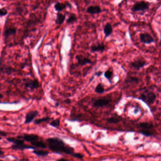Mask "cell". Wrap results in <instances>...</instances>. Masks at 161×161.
<instances>
[{"instance_id": "1", "label": "cell", "mask_w": 161, "mask_h": 161, "mask_svg": "<svg viewBox=\"0 0 161 161\" xmlns=\"http://www.w3.org/2000/svg\"><path fill=\"white\" fill-rule=\"evenodd\" d=\"M46 141L48 147L53 153L72 155L75 153L74 149L73 147L66 144L63 141L58 137H51L48 138Z\"/></svg>"}, {"instance_id": "2", "label": "cell", "mask_w": 161, "mask_h": 161, "mask_svg": "<svg viewBox=\"0 0 161 161\" xmlns=\"http://www.w3.org/2000/svg\"><path fill=\"white\" fill-rule=\"evenodd\" d=\"M156 95L153 92L146 90L140 96V99L147 104H153L156 99Z\"/></svg>"}, {"instance_id": "3", "label": "cell", "mask_w": 161, "mask_h": 161, "mask_svg": "<svg viewBox=\"0 0 161 161\" xmlns=\"http://www.w3.org/2000/svg\"><path fill=\"white\" fill-rule=\"evenodd\" d=\"M149 4L145 1H141L136 3L132 8V11L134 12L145 11L149 8Z\"/></svg>"}, {"instance_id": "4", "label": "cell", "mask_w": 161, "mask_h": 161, "mask_svg": "<svg viewBox=\"0 0 161 161\" xmlns=\"http://www.w3.org/2000/svg\"><path fill=\"white\" fill-rule=\"evenodd\" d=\"M25 87L33 91L39 87V83L37 79H25Z\"/></svg>"}, {"instance_id": "5", "label": "cell", "mask_w": 161, "mask_h": 161, "mask_svg": "<svg viewBox=\"0 0 161 161\" xmlns=\"http://www.w3.org/2000/svg\"><path fill=\"white\" fill-rule=\"evenodd\" d=\"M17 137L21 139H23L24 140L26 141L27 142H30V143L39 140V137L38 135L33 134H26L22 136H18Z\"/></svg>"}, {"instance_id": "6", "label": "cell", "mask_w": 161, "mask_h": 161, "mask_svg": "<svg viewBox=\"0 0 161 161\" xmlns=\"http://www.w3.org/2000/svg\"><path fill=\"white\" fill-rule=\"evenodd\" d=\"M140 39L141 42L145 44H149L154 42V39L153 37L150 34L145 33L140 34Z\"/></svg>"}, {"instance_id": "7", "label": "cell", "mask_w": 161, "mask_h": 161, "mask_svg": "<svg viewBox=\"0 0 161 161\" xmlns=\"http://www.w3.org/2000/svg\"><path fill=\"white\" fill-rule=\"evenodd\" d=\"M76 59L78 61V64L81 66H85L87 64H91L92 63V61L89 58H86L80 54L76 56Z\"/></svg>"}, {"instance_id": "8", "label": "cell", "mask_w": 161, "mask_h": 161, "mask_svg": "<svg viewBox=\"0 0 161 161\" xmlns=\"http://www.w3.org/2000/svg\"><path fill=\"white\" fill-rule=\"evenodd\" d=\"M110 100L106 98L98 99L93 103V106L94 107H103L108 105Z\"/></svg>"}, {"instance_id": "9", "label": "cell", "mask_w": 161, "mask_h": 161, "mask_svg": "<svg viewBox=\"0 0 161 161\" xmlns=\"http://www.w3.org/2000/svg\"><path fill=\"white\" fill-rule=\"evenodd\" d=\"M39 114V112L36 110L32 111L26 113L25 117V120L24 123L25 124H28L31 123Z\"/></svg>"}, {"instance_id": "10", "label": "cell", "mask_w": 161, "mask_h": 161, "mask_svg": "<svg viewBox=\"0 0 161 161\" xmlns=\"http://www.w3.org/2000/svg\"><path fill=\"white\" fill-rule=\"evenodd\" d=\"M11 148L13 150H23L26 149H33L34 150L36 149L34 147L25 144L24 142L19 144H13L11 145Z\"/></svg>"}, {"instance_id": "11", "label": "cell", "mask_w": 161, "mask_h": 161, "mask_svg": "<svg viewBox=\"0 0 161 161\" xmlns=\"http://www.w3.org/2000/svg\"><path fill=\"white\" fill-rule=\"evenodd\" d=\"M146 64V61L143 59H138L131 63L130 66L135 69H140L144 67Z\"/></svg>"}, {"instance_id": "12", "label": "cell", "mask_w": 161, "mask_h": 161, "mask_svg": "<svg viewBox=\"0 0 161 161\" xmlns=\"http://www.w3.org/2000/svg\"><path fill=\"white\" fill-rule=\"evenodd\" d=\"M86 12L90 14H98L102 12V10H101L100 6L98 5H95V6L92 5V6H89L87 8Z\"/></svg>"}, {"instance_id": "13", "label": "cell", "mask_w": 161, "mask_h": 161, "mask_svg": "<svg viewBox=\"0 0 161 161\" xmlns=\"http://www.w3.org/2000/svg\"><path fill=\"white\" fill-rule=\"evenodd\" d=\"M105 49V46L103 43H99L96 45H92L90 47V50L93 53L96 52H103Z\"/></svg>"}, {"instance_id": "14", "label": "cell", "mask_w": 161, "mask_h": 161, "mask_svg": "<svg viewBox=\"0 0 161 161\" xmlns=\"http://www.w3.org/2000/svg\"><path fill=\"white\" fill-rule=\"evenodd\" d=\"M16 33H17V28H11V27L7 28L4 31V37L5 39L7 38L8 37L11 36L16 35Z\"/></svg>"}, {"instance_id": "15", "label": "cell", "mask_w": 161, "mask_h": 161, "mask_svg": "<svg viewBox=\"0 0 161 161\" xmlns=\"http://www.w3.org/2000/svg\"><path fill=\"white\" fill-rule=\"evenodd\" d=\"M113 32V29L111 24L109 23H106L103 28V32L105 33V38H106L110 36L112 34Z\"/></svg>"}, {"instance_id": "16", "label": "cell", "mask_w": 161, "mask_h": 161, "mask_svg": "<svg viewBox=\"0 0 161 161\" xmlns=\"http://www.w3.org/2000/svg\"><path fill=\"white\" fill-rule=\"evenodd\" d=\"M65 18L66 15L65 14H63L61 12H57L56 20V24L61 25L64 22Z\"/></svg>"}, {"instance_id": "17", "label": "cell", "mask_w": 161, "mask_h": 161, "mask_svg": "<svg viewBox=\"0 0 161 161\" xmlns=\"http://www.w3.org/2000/svg\"><path fill=\"white\" fill-rule=\"evenodd\" d=\"M31 144L33 147H38L40 148H46V145L45 142L43 141L39 140L36 141L35 142H33L31 143Z\"/></svg>"}, {"instance_id": "18", "label": "cell", "mask_w": 161, "mask_h": 161, "mask_svg": "<svg viewBox=\"0 0 161 161\" xmlns=\"http://www.w3.org/2000/svg\"><path fill=\"white\" fill-rule=\"evenodd\" d=\"M67 4H64L63 3H60V2H57L56 4H54V8L55 10L58 11V12H61V11H63L67 8Z\"/></svg>"}, {"instance_id": "19", "label": "cell", "mask_w": 161, "mask_h": 161, "mask_svg": "<svg viewBox=\"0 0 161 161\" xmlns=\"http://www.w3.org/2000/svg\"><path fill=\"white\" fill-rule=\"evenodd\" d=\"M36 156L39 157H46L49 155V152L44 150H36L35 149L33 152Z\"/></svg>"}, {"instance_id": "20", "label": "cell", "mask_w": 161, "mask_h": 161, "mask_svg": "<svg viewBox=\"0 0 161 161\" xmlns=\"http://www.w3.org/2000/svg\"><path fill=\"white\" fill-rule=\"evenodd\" d=\"M1 72L7 74H11L12 72L15 71L14 69L11 67H4V68L1 67Z\"/></svg>"}, {"instance_id": "21", "label": "cell", "mask_w": 161, "mask_h": 161, "mask_svg": "<svg viewBox=\"0 0 161 161\" xmlns=\"http://www.w3.org/2000/svg\"><path fill=\"white\" fill-rule=\"evenodd\" d=\"M105 88L101 83H99L98 85H96L95 89V91L98 94H103L105 92Z\"/></svg>"}, {"instance_id": "22", "label": "cell", "mask_w": 161, "mask_h": 161, "mask_svg": "<svg viewBox=\"0 0 161 161\" xmlns=\"http://www.w3.org/2000/svg\"><path fill=\"white\" fill-rule=\"evenodd\" d=\"M50 117H46L43 118H39V119H36L34 121V123L35 124H40L42 123H46L47 122L50 120Z\"/></svg>"}, {"instance_id": "23", "label": "cell", "mask_w": 161, "mask_h": 161, "mask_svg": "<svg viewBox=\"0 0 161 161\" xmlns=\"http://www.w3.org/2000/svg\"><path fill=\"white\" fill-rule=\"evenodd\" d=\"M77 16L75 14H71L69 18L67 19L66 21V23L68 24H72V23H74L75 22H76L77 21Z\"/></svg>"}, {"instance_id": "24", "label": "cell", "mask_w": 161, "mask_h": 161, "mask_svg": "<svg viewBox=\"0 0 161 161\" xmlns=\"http://www.w3.org/2000/svg\"><path fill=\"white\" fill-rule=\"evenodd\" d=\"M140 127L142 128L145 130H147L152 129L154 127L153 124L149 123H142L140 124Z\"/></svg>"}, {"instance_id": "25", "label": "cell", "mask_w": 161, "mask_h": 161, "mask_svg": "<svg viewBox=\"0 0 161 161\" xmlns=\"http://www.w3.org/2000/svg\"><path fill=\"white\" fill-rule=\"evenodd\" d=\"M104 76L105 78H107L109 81V82L111 83V80L113 77V72L111 70H107L105 72Z\"/></svg>"}, {"instance_id": "26", "label": "cell", "mask_w": 161, "mask_h": 161, "mask_svg": "<svg viewBox=\"0 0 161 161\" xmlns=\"http://www.w3.org/2000/svg\"><path fill=\"white\" fill-rule=\"evenodd\" d=\"M50 125L53 127L56 128H58L60 125V120L59 119L53 120L51 122Z\"/></svg>"}, {"instance_id": "27", "label": "cell", "mask_w": 161, "mask_h": 161, "mask_svg": "<svg viewBox=\"0 0 161 161\" xmlns=\"http://www.w3.org/2000/svg\"><path fill=\"white\" fill-rule=\"evenodd\" d=\"M107 122L109 123H117L120 121L118 118H115V117H111V118H108L107 120Z\"/></svg>"}, {"instance_id": "28", "label": "cell", "mask_w": 161, "mask_h": 161, "mask_svg": "<svg viewBox=\"0 0 161 161\" xmlns=\"http://www.w3.org/2000/svg\"><path fill=\"white\" fill-rule=\"evenodd\" d=\"M8 11L6 10L5 8H2L0 9V15L1 17L5 16L6 14H7Z\"/></svg>"}, {"instance_id": "29", "label": "cell", "mask_w": 161, "mask_h": 161, "mask_svg": "<svg viewBox=\"0 0 161 161\" xmlns=\"http://www.w3.org/2000/svg\"><path fill=\"white\" fill-rule=\"evenodd\" d=\"M72 156L74 157L79 159H82L84 157V155H83L82 154H81V153H75L74 154L72 155Z\"/></svg>"}, {"instance_id": "30", "label": "cell", "mask_w": 161, "mask_h": 161, "mask_svg": "<svg viewBox=\"0 0 161 161\" xmlns=\"http://www.w3.org/2000/svg\"><path fill=\"white\" fill-rule=\"evenodd\" d=\"M129 82L137 83L138 82V79L136 78H130L129 79Z\"/></svg>"}, {"instance_id": "31", "label": "cell", "mask_w": 161, "mask_h": 161, "mask_svg": "<svg viewBox=\"0 0 161 161\" xmlns=\"http://www.w3.org/2000/svg\"><path fill=\"white\" fill-rule=\"evenodd\" d=\"M143 135H145L147 136H150L152 135V133L150 131H148V130H144L141 132Z\"/></svg>"}, {"instance_id": "32", "label": "cell", "mask_w": 161, "mask_h": 161, "mask_svg": "<svg viewBox=\"0 0 161 161\" xmlns=\"http://www.w3.org/2000/svg\"><path fill=\"white\" fill-rule=\"evenodd\" d=\"M64 102L66 104H70L71 103V100H70V99H67L66 100H64Z\"/></svg>"}, {"instance_id": "33", "label": "cell", "mask_w": 161, "mask_h": 161, "mask_svg": "<svg viewBox=\"0 0 161 161\" xmlns=\"http://www.w3.org/2000/svg\"><path fill=\"white\" fill-rule=\"evenodd\" d=\"M0 135L1 136H3V137H5L7 135V133L6 132H4V131H1V133H0Z\"/></svg>"}, {"instance_id": "34", "label": "cell", "mask_w": 161, "mask_h": 161, "mask_svg": "<svg viewBox=\"0 0 161 161\" xmlns=\"http://www.w3.org/2000/svg\"><path fill=\"white\" fill-rule=\"evenodd\" d=\"M102 73V72L101 71H98V72H97L95 73V76H101V75Z\"/></svg>"}, {"instance_id": "35", "label": "cell", "mask_w": 161, "mask_h": 161, "mask_svg": "<svg viewBox=\"0 0 161 161\" xmlns=\"http://www.w3.org/2000/svg\"><path fill=\"white\" fill-rule=\"evenodd\" d=\"M56 161H68L67 159H66L65 158H60L58 159V160H57Z\"/></svg>"}, {"instance_id": "36", "label": "cell", "mask_w": 161, "mask_h": 161, "mask_svg": "<svg viewBox=\"0 0 161 161\" xmlns=\"http://www.w3.org/2000/svg\"><path fill=\"white\" fill-rule=\"evenodd\" d=\"M66 4H67V6L68 7L70 8V9H71V8H72V5H71V4H70V3L67 2Z\"/></svg>"}, {"instance_id": "37", "label": "cell", "mask_w": 161, "mask_h": 161, "mask_svg": "<svg viewBox=\"0 0 161 161\" xmlns=\"http://www.w3.org/2000/svg\"><path fill=\"white\" fill-rule=\"evenodd\" d=\"M0 153H1V155H3V154H4V153H3V151H2V150H1V152H0Z\"/></svg>"}, {"instance_id": "38", "label": "cell", "mask_w": 161, "mask_h": 161, "mask_svg": "<svg viewBox=\"0 0 161 161\" xmlns=\"http://www.w3.org/2000/svg\"><path fill=\"white\" fill-rule=\"evenodd\" d=\"M0 98H1V99L2 98H3V95H2V94H0Z\"/></svg>"}, {"instance_id": "39", "label": "cell", "mask_w": 161, "mask_h": 161, "mask_svg": "<svg viewBox=\"0 0 161 161\" xmlns=\"http://www.w3.org/2000/svg\"><path fill=\"white\" fill-rule=\"evenodd\" d=\"M160 46H161V39H160Z\"/></svg>"}, {"instance_id": "40", "label": "cell", "mask_w": 161, "mask_h": 161, "mask_svg": "<svg viewBox=\"0 0 161 161\" xmlns=\"http://www.w3.org/2000/svg\"><path fill=\"white\" fill-rule=\"evenodd\" d=\"M1 161H3V160H1Z\"/></svg>"}]
</instances>
